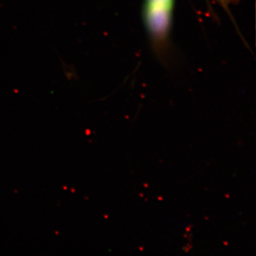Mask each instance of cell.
Masks as SVG:
<instances>
[{
	"label": "cell",
	"instance_id": "cell-1",
	"mask_svg": "<svg viewBox=\"0 0 256 256\" xmlns=\"http://www.w3.org/2000/svg\"><path fill=\"white\" fill-rule=\"evenodd\" d=\"M174 0H148L146 20L148 28L154 38L164 40L171 24Z\"/></svg>",
	"mask_w": 256,
	"mask_h": 256
},
{
	"label": "cell",
	"instance_id": "cell-2",
	"mask_svg": "<svg viewBox=\"0 0 256 256\" xmlns=\"http://www.w3.org/2000/svg\"><path fill=\"white\" fill-rule=\"evenodd\" d=\"M218 2H220V3L224 4H229L230 2H232V0H218Z\"/></svg>",
	"mask_w": 256,
	"mask_h": 256
}]
</instances>
